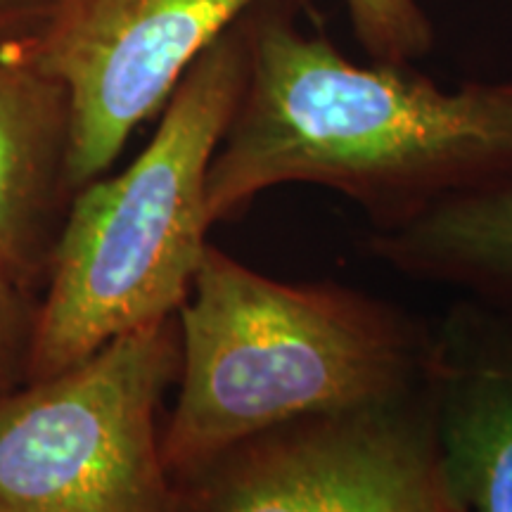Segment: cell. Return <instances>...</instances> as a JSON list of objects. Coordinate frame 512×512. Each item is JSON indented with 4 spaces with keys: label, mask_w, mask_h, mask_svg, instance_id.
I'll return each instance as SVG.
<instances>
[{
    "label": "cell",
    "mask_w": 512,
    "mask_h": 512,
    "mask_svg": "<svg viewBox=\"0 0 512 512\" xmlns=\"http://www.w3.org/2000/svg\"><path fill=\"white\" fill-rule=\"evenodd\" d=\"M247 36V81L207 176L211 226L275 185L313 183L389 230L512 178V83L444 91L413 67L356 64L264 3Z\"/></svg>",
    "instance_id": "6da1fadb"
},
{
    "label": "cell",
    "mask_w": 512,
    "mask_h": 512,
    "mask_svg": "<svg viewBox=\"0 0 512 512\" xmlns=\"http://www.w3.org/2000/svg\"><path fill=\"white\" fill-rule=\"evenodd\" d=\"M181 373L162 453L176 482L311 415L427 389L434 328L344 285H290L209 245L178 309Z\"/></svg>",
    "instance_id": "7a4b0ae2"
},
{
    "label": "cell",
    "mask_w": 512,
    "mask_h": 512,
    "mask_svg": "<svg viewBox=\"0 0 512 512\" xmlns=\"http://www.w3.org/2000/svg\"><path fill=\"white\" fill-rule=\"evenodd\" d=\"M247 64L245 15L183 76L136 162L76 190L50 254L29 382L178 316L209 247V166L238 107Z\"/></svg>",
    "instance_id": "3957f363"
},
{
    "label": "cell",
    "mask_w": 512,
    "mask_h": 512,
    "mask_svg": "<svg viewBox=\"0 0 512 512\" xmlns=\"http://www.w3.org/2000/svg\"><path fill=\"white\" fill-rule=\"evenodd\" d=\"M181 373L176 318L131 330L0 399V512H178L157 411Z\"/></svg>",
    "instance_id": "277c9868"
},
{
    "label": "cell",
    "mask_w": 512,
    "mask_h": 512,
    "mask_svg": "<svg viewBox=\"0 0 512 512\" xmlns=\"http://www.w3.org/2000/svg\"><path fill=\"white\" fill-rule=\"evenodd\" d=\"M176 501L178 512H470L448 482L430 382L242 441L176 482Z\"/></svg>",
    "instance_id": "5b68a950"
},
{
    "label": "cell",
    "mask_w": 512,
    "mask_h": 512,
    "mask_svg": "<svg viewBox=\"0 0 512 512\" xmlns=\"http://www.w3.org/2000/svg\"><path fill=\"white\" fill-rule=\"evenodd\" d=\"M266 0H64L24 53L69 95V190L107 171L230 27Z\"/></svg>",
    "instance_id": "8992f818"
},
{
    "label": "cell",
    "mask_w": 512,
    "mask_h": 512,
    "mask_svg": "<svg viewBox=\"0 0 512 512\" xmlns=\"http://www.w3.org/2000/svg\"><path fill=\"white\" fill-rule=\"evenodd\" d=\"M430 406L451 489L512 512V320L460 297L434 328Z\"/></svg>",
    "instance_id": "52a82bcc"
},
{
    "label": "cell",
    "mask_w": 512,
    "mask_h": 512,
    "mask_svg": "<svg viewBox=\"0 0 512 512\" xmlns=\"http://www.w3.org/2000/svg\"><path fill=\"white\" fill-rule=\"evenodd\" d=\"M24 43H0V264L31 287L48 271L69 190V95Z\"/></svg>",
    "instance_id": "ba28073f"
},
{
    "label": "cell",
    "mask_w": 512,
    "mask_h": 512,
    "mask_svg": "<svg viewBox=\"0 0 512 512\" xmlns=\"http://www.w3.org/2000/svg\"><path fill=\"white\" fill-rule=\"evenodd\" d=\"M366 249L406 278L451 287L512 320V178L370 230Z\"/></svg>",
    "instance_id": "9c48e42d"
},
{
    "label": "cell",
    "mask_w": 512,
    "mask_h": 512,
    "mask_svg": "<svg viewBox=\"0 0 512 512\" xmlns=\"http://www.w3.org/2000/svg\"><path fill=\"white\" fill-rule=\"evenodd\" d=\"M358 46L370 62L413 67L437 43L418 0H344Z\"/></svg>",
    "instance_id": "30bf717a"
},
{
    "label": "cell",
    "mask_w": 512,
    "mask_h": 512,
    "mask_svg": "<svg viewBox=\"0 0 512 512\" xmlns=\"http://www.w3.org/2000/svg\"><path fill=\"white\" fill-rule=\"evenodd\" d=\"M29 290L27 283L0 264V399L29 382L38 316Z\"/></svg>",
    "instance_id": "8fae6325"
},
{
    "label": "cell",
    "mask_w": 512,
    "mask_h": 512,
    "mask_svg": "<svg viewBox=\"0 0 512 512\" xmlns=\"http://www.w3.org/2000/svg\"><path fill=\"white\" fill-rule=\"evenodd\" d=\"M64 0H0V43H24L41 34Z\"/></svg>",
    "instance_id": "7c38bea8"
}]
</instances>
